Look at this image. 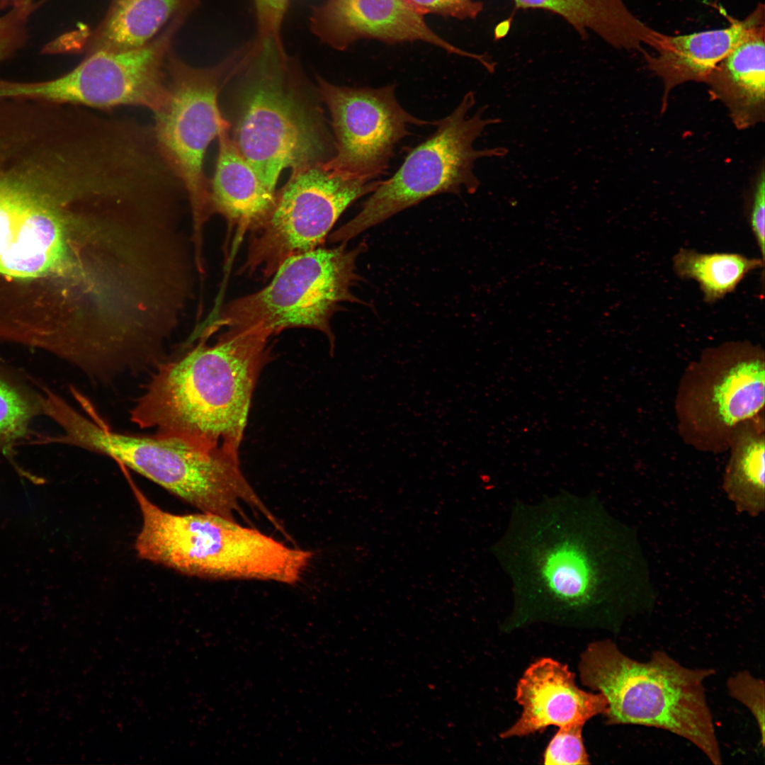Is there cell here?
Instances as JSON below:
<instances>
[{
    "label": "cell",
    "mask_w": 765,
    "mask_h": 765,
    "mask_svg": "<svg viewBox=\"0 0 765 765\" xmlns=\"http://www.w3.org/2000/svg\"><path fill=\"white\" fill-rule=\"evenodd\" d=\"M765 28L764 6L759 4L743 21L723 29L682 35L664 34L652 55L644 53L651 71L664 85V104L669 91L688 81L706 82L715 67L740 42Z\"/></svg>",
    "instance_id": "17"
},
{
    "label": "cell",
    "mask_w": 765,
    "mask_h": 765,
    "mask_svg": "<svg viewBox=\"0 0 765 765\" xmlns=\"http://www.w3.org/2000/svg\"><path fill=\"white\" fill-rule=\"evenodd\" d=\"M380 183L344 176L324 162L292 170L268 212L249 232L242 271L268 278L290 256L319 247L348 207Z\"/></svg>",
    "instance_id": "12"
},
{
    "label": "cell",
    "mask_w": 765,
    "mask_h": 765,
    "mask_svg": "<svg viewBox=\"0 0 765 765\" xmlns=\"http://www.w3.org/2000/svg\"><path fill=\"white\" fill-rule=\"evenodd\" d=\"M35 7L33 2L15 6L0 17V62L10 57L23 45L26 22Z\"/></svg>",
    "instance_id": "27"
},
{
    "label": "cell",
    "mask_w": 765,
    "mask_h": 765,
    "mask_svg": "<svg viewBox=\"0 0 765 765\" xmlns=\"http://www.w3.org/2000/svg\"><path fill=\"white\" fill-rule=\"evenodd\" d=\"M27 375L0 360V450L11 455L33 432V419L42 414V388Z\"/></svg>",
    "instance_id": "24"
},
{
    "label": "cell",
    "mask_w": 765,
    "mask_h": 765,
    "mask_svg": "<svg viewBox=\"0 0 765 765\" xmlns=\"http://www.w3.org/2000/svg\"><path fill=\"white\" fill-rule=\"evenodd\" d=\"M764 398L760 346L732 341L708 348L680 382L676 400L680 432L696 448H727L736 426L761 414Z\"/></svg>",
    "instance_id": "13"
},
{
    "label": "cell",
    "mask_w": 765,
    "mask_h": 765,
    "mask_svg": "<svg viewBox=\"0 0 765 765\" xmlns=\"http://www.w3.org/2000/svg\"><path fill=\"white\" fill-rule=\"evenodd\" d=\"M764 418L760 414L734 429L724 487L737 509L757 515L764 509Z\"/></svg>",
    "instance_id": "22"
},
{
    "label": "cell",
    "mask_w": 765,
    "mask_h": 765,
    "mask_svg": "<svg viewBox=\"0 0 765 765\" xmlns=\"http://www.w3.org/2000/svg\"><path fill=\"white\" fill-rule=\"evenodd\" d=\"M130 484L142 518L135 550L144 560L203 578L294 584L312 557L310 551L215 514L165 511Z\"/></svg>",
    "instance_id": "7"
},
{
    "label": "cell",
    "mask_w": 765,
    "mask_h": 765,
    "mask_svg": "<svg viewBox=\"0 0 765 765\" xmlns=\"http://www.w3.org/2000/svg\"><path fill=\"white\" fill-rule=\"evenodd\" d=\"M265 332L222 330L212 344L200 336L179 358L159 362L131 410L155 434L239 458L253 391L270 358Z\"/></svg>",
    "instance_id": "2"
},
{
    "label": "cell",
    "mask_w": 765,
    "mask_h": 765,
    "mask_svg": "<svg viewBox=\"0 0 765 765\" xmlns=\"http://www.w3.org/2000/svg\"><path fill=\"white\" fill-rule=\"evenodd\" d=\"M251 53L232 77L230 137L263 183L276 192L281 171L329 160L335 140L318 91L283 42L252 40Z\"/></svg>",
    "instance_id": "4"
},
{
    "label": "cell",
    "mask_w": 765,
    "mask_h": 765,
    "mask_svg": "<svg viewBox=\"0 0 765 765\" xmlns=\"http://www.w3.org/2000/svg\"><path fill=\"white\" fill-rule=\"evenodd\" d=\"M76 399L86 414L57 393L47 397L44 414L61 427L62 434L45 436L44 443L67 444L109 456L203 512L235 520L242 504L251 507L260 504L242 472L238 458L176 438L117 432L84 396Z\"/></svg>",
    "instance_id": "5"
},
{
    "label": "cell",
    "mask_w": 765,
    "mask_h": 765,
    "mask_svg": "<svg viewBox=\"0 0 765 765\" xmlns=\"http://www.w3.org/2000/svg\"><path fill=\"white\" fill-rule=\"evenodd\" d=\"M197 0H112L101 23L88 33L85 50L124 52L154 38L176 13Z\"/></svg>",
    "instance_id": "21"
},
{
    "label": "cell",
    "mask_w": 765,
    "mask_h": 765,
    "mask_svg": "<svg viewBox=\"0 0 765 765\" xmlns=\"http://www.w3.org/2000/svg\"><path fill=\"white\" fill-rule=\"evenodd\" d=\"M219 152L210 181L212 213L225 220L232 249L266 215L275 198L235 147L227 121L218 135Z\"/></svg>",
    "instance_id": "18"
},
{
    "label": "cell",
    "mask_w": 765,
    "mask_h": 765,
    "mask_svg": "<svg viewBox=\"0 0 765 765\" xmlns=\"http://www.w3.org/2000/svg\"><path fill=\"white\" fill-rule=\"evenodd\" d=\"M514 18V13H512L509 18L500 21L497 24L494 29V40H499L505 38L509 33L511 23Z\"/></svg>",
    "instance_id": "31"
},
{
    "label": "cell",
    "mask_w": 765,
    "mask_h": 765,
    "mask_svg": "<svg viewBox=\"0 0 765 765\" xmlns=\"http://www.w3.org/2000/svg\"><path fill=\"white\" fill-rule=\"evenodd\" d=\"M256 22L254 40L283 42L282 27L291 0H253Z\"/></svg>",
    "instance_id": "28"
},
{
    "label": "cell",
    "mask_w": 765,
    "mask_h": 765,
    "mask_svg": "<svg viewBox=\"0 0 765 765\" xmlns=\"http://www.w3.org/2000/svg\"><path fill=\"white\" fill-rule=\"evenodd\" d=\"M316 78L335 135V153L324 165L344 176L375 179L385 173L396 144L409 135V124L437 122L419 119L406 111L395 96V84L356 88Z\"/></svg>",
    "instance_id": "14"
},
{
    "label": "cell",
    "mask_w": 765,
    "mask_h": 765,
    "mask_svg": "<svg viewBox=\"0 0 765 765\" xmlns=\"http://www.w3.org/2000/svg\"><path fill=\"white\" fill-rule=\"evenodd\" d=\"M181 8L145 45L124 52L87 54L70 72L55 79L19 82L0 80V98L110 109L138 106L154 113L168 98L166 60L174 38L197 7Z\"/></svg>",
    "instance_id": "11"
},
{
    "label": "cell",
    "mask_w": 765,
    "mask_h": 765,
    "mask_svg": "<svg viewBox=\"0 0 765 765\" xmlns=\"http://www.w3.org/2000/svg\"><path fill=\"white\" fill-rule=\"evenodd\" d=\"M765 175L762 169L756 182L749 212V225L764 261Z\"/></svg>",
    "instance_id": "30"
},
{
    "label": "cell",
    "mask_w": 765,
    "mask_h": 765,
    "mask_svg": "<svg viewBox=\"0 0 765 765\" xmlns=\"http://www.w3.org/2000/svg\"><path fill=\"white\" fill-rule=\"evenodd\" d=\"M764 265L761 258L737 253H701L691 249H679L673 258L675 273L681 278L697 282L708 303L734 291L748 274Z\"/></svg>",
    "instance_id": "23"
},
{
    "label": "cell",
    "mask_w": 765,
    "mask_h": 765,
    "mask_svg": "<svg viewBox=\"0 0 765 765\" xmlns=\"http://www.w3.org/2000/svg\"><path fill=\"white\" fill-rule=\"evenodd\" d=\"M365 242L317 247L286 259L261 290L232 300L204 327L219 330H261L271 337L289 329L307 328L325 334L333 351L331 320L344 302L363 303L352 293L362 277L356 261Z\"/></svg>",
    "instance_id": "8"
},
{
    "label": "cell",
    "mask_w": 765,
    "mask_h": 765,
    "mask_svg": "<svg viewBox=\"0 0 765 765\" xmlns=\"http://www.w3.org/2000/svg\"><path fill=\"white\" fill-rule=\"evenodd\" d=\"M81 159L50 134L0 125L1 274L28 279L67 273Z\"/></svg>",
    "instance_id": "3"
},
{
    "label": "cell",
    "mask_w": 765,
    "mask_h": 765,
    "mask_svg": "<svg viewBox=\"0 0 765 765\" xmlns=\"http://www.w3.org/2000/svg\"><path fill=\"white\" fill-rule=\"evenodd\" d=\"M601 516L594 497L567 491L514 506L492 548L512 585L503 631L535 623L578 629L605 624L609 595Z\"/></svg>",
    "instance_id": "1"
},
{
    "label": "cell",
    "mask_w": 765,
    "mask_h": 765,
    "mask_svg": "<svg viewBox=\"0 0 765 765\" xmlns=\"http://www.w3.org/2000/svg\"><path fill=\"white\" fill-rule=\"evenodd\" d=\"M23 0H13V6H17V5H20V4H22V2H23Z\"/></svg>",
    "instance_id": "32"
},
{
    "label": "cell",
    "mask_w": 765,
    "mask_h": 765,
    "mask_svg": "<svg viewBox=\"0 0 765 765\" xmlns=\"http://www.w3.org/2000/svg\"><path fill=\"white\" fill-rule=\"evenodd\" d=\"M765 28L737 45L712 71L706 82L724 103L739 129L764 119Z\"/></svg>",
    "instance_id": "19"
},
{
    "label": "cell",
    "mask_w": 765,
    "mask_h": 765,
    "mask_svg": "<svg viewBox=\"0 0 765 765\" xmlns=\"http://www.w3.org/2000/svg\"><path fill=\"white\" fill-rule=\"evenodd\" d=\"M578 669L582 683L606 698L608 725L670 732L693 744L713 764H722L704 685L713 669L685 667L659 650L638 661L611 640L590 643L580 656Z\"/></svg>",
    "instance_id": "6"
},
{
    "label": "cell",
    "mask_w": 765,
    "mask_h": 765,
    "mask_svg": "<svg viewBox=\"0 0 765 765\" xmlns=\"http://www.w3.org/2000/svg\"><path fill=\"white\" fill-rule=\"evenodd\" d=\"M249 41L219 63L195 67L171 52L166 60L168 98L155 115L158 145L183 183L191 210L193 238L211 215L210 181L203 168L206 149L227 122L218 106L220 91L247 60Z\"/></svg>",
    "instance_id": "10"
},
{
    "label": "cell",
    "mask_w": 765,
    "mask_h": 765,
    "mask_svg": "<svg viewBox=\"0 0 765 765\" xmlns=\"http://www.w3.org/2000/svg\"><path fill=\"white\" fill-rule=\"evenodd\" d=\"M516 9H543L563 18L584 40L591 30L616 48H655L662 33L635 17L622 0H513Z\"/></svg>",
    "instance_id": "20"
},
{
    "label": "cell",
    "mask_w": 765,
    "mask_h": 765,
    "mask_svg": "<svg viewBox=\"0 0 765 765\" xmlns=\"http://www.w3.org/2000/svg\"><path fill=\"white\" fill-rule=\"evenodd\" d=\"M729 695L743 704L753 715L764 746V682L748 671L738 672L727 681Z\"/></svg>",
    "instance_id": "26"
},
{
    "label": "cell",
    "mask_w": 765,
    "mask_h": 765,
    "mask_svg": "<svg viewBox=\"0 0 765 765\" xmlns=\"http://www.w3.org/2000/svg\"><path fill=\"white\" fill-rule=\"evenodd\" d=\"M421 14L459 20L474 19L483 10L482 0H407Z\"/></svg>",
    "instance_id": "29"
},
{
    "label": "cell",
    "mask_w": 765,
    "mask_h": 765,
    "mask_svg": "<svg viewBox=\"0 0 765 765\" xmlns=\"http://www.w3.org/2000/svg\"><path fill=\"white\" fill-rule=\"evenodd\" d=\"M475 103V93L468 91L450 114L437 120V130L407 155L396 173L381 181L361 210L330 234V241L348 242L435 195H460L463 188L474 193L480 184L474 173L475 162L482 157H503L508 153L504 147L474 148V142L487 126L501 122L499 118L484 117L487 106L469 118L468 113Z\"/></svg>",
    "instance_id": "9"
},
{
    "label": "cell",
    "mask_w": 765,
    "mask_h": 765,
    "mask_svg": "<svg viewBox=\"0 0 765 765\" xmlns=\"http://www.w3.org/2000/svg\"><path fill=\"white\" fill-rule=\"evenodd\" d=\"M584 725L559 727L548 743L543 763L550 765L589 764V755L582 737Z\"/></svg>",
    "instance_id": "25"
},
{
    "label": "cell",
    "mask_w": 765,
    "mask_h": 765,
    "mask_svg": "<svg viewBox=\"0 0 765 765\" xmlns=\"http://www.w3.org/2000/svg\"><path fill=\"white\" fill-rule=\"evenodd\" d=\"M25 1H26V3H30V2H33V1H32L33 0H25Z\"/></svg>",
    "instance_id": "33"
},
{
    "label": "cell",
    "mask_w": 765,
    "mask_h": 765,
    "mask_svg": "<svg viewBox=\"0 0 765 765\" xmlns=\"http://www.w3.org/2000/svg\"><path fill=\"white\" fill-rule=\"evenodd\" d=\"M515 699L522 711L499 735L502 739L524 737L551 725H584L608 709L603 694L579 688L567 665L550 657L540 658L526 669L517 683Z\"/></svg>",
    "instance_id": "16"
},
{
    "label": "cell",
    "mask_w": 765,
    "mask_h": 765,
    "mask_svg": "<svg viewBox=\"0 0 765 765\" xmlns=\"http://www.w3.org/2000/svg\"><path fill=\"white\" fill-rule=\"evenodd\" d=\"M309 26L321 43L339 51L366 39L391 45L421 41L484 68L490 64L487 55L462 50L438 35L407 0H324L312 7Z\"/></svg>",
    "instance_id": "15"
}]
</instances>
